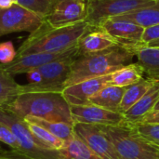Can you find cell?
Instances as JSON below:
<instances>
[{
  "instance_id": "obj_5",
  "label": "cell",
  "mask_w": 159,
  "mask_h": 159,
  "mask_svg": "<svg viewBox=\"0 0 159 159\" xmlns=\"http://www.w3.org/2000/svg\"><path fill=\"white\" fill-rule=\"evenodd\" d=\"M76 57L58 60L37 69L39 81L21 85V94L26 92H61L69 76L71 66ZM34 71V70H33Z\"/></svg>"
},
{
  "instance_id": "obj_28",
  "label": "cell",
  "mask_w": 159,
  "mask_h": 159,
  "mask_svg": "<svg viewBox=\"0 0 159 159\" xmlns=\"http://www.w3.org/2000/svg\"><path fill=\"white\" fill-rule=\"evenodd\" d=\"M0 142L8 145L12 150L17 151L19 153L20 152V148L15 135L13 134L11 129L1 121H0Z\"/></svg>"
},
{
  "instance_id": "obj_35",
  "label": "cell",
  "mask_w": 159,
  "mask_h": 159,
  "mask_svg": "<svg viewBox=\"0 0 159 159\" xmlns=\"http://www.w3.org/2000/svg\"><path fill=\"white\" fill-rule=\"evenodd\" d=\"M153 111H159V100L158 102H157V104H156V106H155V108H154Z\"/></svg>"
},
{
  "instance_id": "obj_13",
  "label": "cell",
  "mask_w": 159,
  "mask_h": 159,
  "mask_svg": "<svg viewBox=\"0 0 159 159\" xmlns=\"http://www.w3.org/2000/svg\"><path fill=\"white\" fill-rule=\"evenodd\" d=\"M74 131L79 139L102 159H119L112 143L100 126L75 123L74 125Z\"/></svg>"
},
{
  "instance_id": "obj_11",
  "label": "cell",
  "mask_w": 159,
  "mask_h": 159,
  "mask_svg": "<svg viewBox=\"0 0 159 159\" xmlns=\"http://www.w3.org/2000/svg\"><path fill=\"white\" fill-rule=\"evenodd\" d=\"M77 56V47H75L71 49L61 52H35L21 55L16 57L12 62L3 65L11 75L28 74L29 72L52 61Z\"/></svg>"
},
{
  "instance_id": "obj_30",
  "label": "cell",
  "mask_w": 159,
  "mask_h": 159,
  "mask_svg": "<svg viewBox=\"0 0 159 159\" xmlns=\"http://www.w3.org/2000/svg\"><path fill=\"white\" fill-rule=\"evenodd\" d=\"M159 39V24L145 28L142 36V42L144 44H148L154 40Z\"/></svg>"
},
{
  "instance_id": "obj_27",
  "label": "cell",
  "mask_w": 159,
  "mask_h": 159,
  "mask_svg": "<svg viewBox=\"0 0 159 159\" xmlns=\"http://www.w3.org/2000/svg\"><path fill=\"white\" fill-rule=\"evenodd\" d=\"M135 127L143 138L159 149V124L137 123Z\"/></svg>"
},
{
  "instance_id": "obj_37",
  "label": "cell",
  "mask_w": 159,
  "mask_h": 159,
  "mask_svg": "<svg viewBox=\"0 0 159 159\" xmlns=\"http://www.w3.org/2000/svg\"><path fill=\"white\" fill-rule=\"evenodd\" d=\"M0 151H2V149H1V147H0Z\"/></svg>"
},
{
  "instance_id": "obj_24",
  "label": "cell",
  "mask_w": 159,
  "mask_h": 159,
  "mask_svg": "<svg viewBox=\"0 0 159 159\" xmlns=\"http://www.w3.org/2000/svg\"><path fill=\"white\" fill-rule=\"evenodd\" d=\"M25 122L27 124V127L31 134L34 137V142L39 147L43 149H47V150H52V151H59L64 147L66 143L64 141L57 138L56 136L51 134L49 131L46 130L45 129H43L42 127L36 124L27 122V121Z\"/></svg>"
},
{
  "instance_id": "obj_33",
  "label": "cell",
  "mask_w": 159,
  "mask_h": 159,
  "mask_svg": "<svg viewBox=\"0 0 159 159\" xmlns=\"http://www.w3.org/2000/svg\"><path fill=\"white\" fill-rule=\"evenodd\" d=\"M17 3V0H0V8L8 7Z\"/></svg>"
},
{
  "instance_id": "obj_1",
  "label": "cell",
  "mask_w": 159,
  "mask_h": 159,
  "mask_svg": "<svg viewBox=\"0 0 159 159\" xmlns=\"http://www.w3.org/2000/svg\"><path fill=\"white\" fill-rule=\"evenodd\" d=\"M3 108L21 118L34 116L48 121H60L75 125L70 105L61 92L22 93Z\"/></svg>"
},
{
  "instance_id": "obj_17",
  "label": "cell",
  "mask_w": 159,
  "mask_h": 159,
  "mask_svg": "<svg viewBox=\"0 0 159 159\" xmlns=\"http://www.w3.org/2000/svg\"><path fill=\"white\" fill-rule=\"evenodd\" d=\"M127 87L108 85L89 99V103L104 109L118 112V108ZM119 113V112H118Z\"/></svg>"
},
{
  "instance_id": "obj_38",
  "label": "cell",
  "mask_w": 159,
  "mask_h": 159,
  "mask_svg": "<svg viewBox=\"0 0 159 159\" xmlns=\"http://www.w3.org/2000/svg\"><path fill=\"white\" fill-rule=\"evenodd\" d=\"M1 107H3V106H1V105H0V108H1Z\"/></svg>"
},
{
  "instance_id": "obj_26",
  "label": "cell",
  "mask_w": 159,
  "mask_h": 159,
  "mask_svg": "<svg viewBox=\"0 0 159 159\" xmlns=\"http://www.w3.org/2000/svg\"><path fill=\"white\" fill-rule=\"evenodd\" d=\"M56 1L57 0H17V3L45 18Z\"/></svg>"
},
{
  "instance_id": "obj_4",
  "label": "cell",
  "mask_w": 159,
  "mask_h": 159,
  "mask_svg": "<svg viewBox=\"0 0 159 159\" xmlns=\"http://www.w3.org/2000/svg\"><path fill=\"white\" fill-rule=\"evenodd\" d=\"M112 143L119 159L159 157V149L148 142L130 123L119 126H100Z\"/></svg>"
},
{
  "instance_id": "obj_32",
  "label": "cell",
  "mask_w": 159,
  "mask_h": 159,
  "mask_svg": "<svg viewBox=\"0 0 159 159\" xmlns=\"http://www.w3.org/2000/svg\"><path fill=\"white\" fill-rule=\"evenodd\" d=\"M139 123H148V124H159V111H152L139 122Z\"/></svg>"
},
{
  "instance_id": "obj_21",
  "label": "cell",
  "mask_w": 159,
  "mask_h": 159,
  "mask_svg": "<svg viewBox=\"0 0 159 159\" xmlns=\"http://www.w3.org/2000/svg\"><path fill=\"white\" fill-rule=\"evenodd\" d=\"M155 84V81L147 77H143L139 82L134 83L126 88L125 93L121 100L118 112L123 114L134 105Z\"/></svg>"
},
{
  "instance_id": "obj_8",
  "label": "cell",
  "mask_w": 159,
  "mask_h": 159,
  "mask_svg": "<svg viewBox=\"0 0 159 159\" xmlns=\"http://www.w3.org/2000/svg\"><path fill=\"white\" fill-rule=\"evenodd\" d=\"M44 17L16 3L8 7L0 8V36L11 33L29 32L38 29Z\"/></svg>"
},
{
  "instance_id": "obj_6",
  "label": "cell",
  "mask_w": 159,
  "mask_h": 159,
  "mask_svg": "<svg viewBox=\"0 0 159 159\" xmlns=\"http://www.w3.org/2000/svg\"><path fill=\"white\" fill-rule=\"evenodd\" d=\"M0 121L6 124L15 135L20 148V153L32 159H61L59 151L43 149L36 144L23 118L1 107Z\"/></svg>"
},
{
  "instance_id": "obj_7",
  "label": "cell",
  "mask_w": 159,
  "mask_h": 159,
  "mask_svg": "<svg viewBox=\"0 0 159 159\" xmlns=\"http://www.w3.org/2000/svg\"><path fill=\"white\" fill-rule=\"evenodd\" d=\"M157 0H87L86 20L91 26H99L108 18L155 4Z\"/></svg>"
},
{
  "instance_id": "obj_16",
  "label": "cell",
  "mask_w": 159,
  "mask_h": 159,
  "mask_svg": "<svg viewBox=\"0 0 159 159\" xmlns=\"http://www.w3.org/2000/svg\"><path fill=\"white\" fill-rule=\"evenodd\" d=\"M159 100V82L150 88V89L129 110L123 113L127 121L132 125L139 123L144 116L152 112Z\"/></svg>"
},
{
  "instance_id": "obj_12",
  "label": "cell",
  "mask_w": 159,
  "mask_h": 159,
  "mask_svg": "<svg viewBox=\"0 0 159 159\" xmlns=\"http://www.w3.org/2000/svg\"><path fill=\"white\" fill-rule=\"evenodd\" d=\"M70 110L74 124L119 126L129 123L123 114L110 111L91 103L86 105H70Z\"/></svg>"
},
{
  "instance_id": "obj_9",
  "label": "cell",
  "mask_w": 159,
  "mask_h": 159,
  "mask_svg": "<svg viewBox=\"0 0 159 159\" xmlns=\"http://www.w3.org/2000/svg\"><path fill=\"white\" fill-rule=\"evenodd\" d=\"M99 27L114 36L120 47L132 51L134 54L138 48L146 46L142 42L144 28L129 20L112 17L102 21Z\"/></svg>"
},
{
  "instance_id": "obj_29",
  "label": "cell",
  "mask_w": 159,
  "mask_h": 159,
  "mask_svg": "<svg viewBox=\"0 0 159 159\" xmlns=\"http://www.w3.org/2000/svg\"><path fill=\"white\" fill-rule=\"evenodd\" d=\"M17 56V51L10 41L0 43V62L1 64H8L14 61Z\"/></svg>"
},
{
  "instance_id": "obj_23",
  "label": "cell",
  "mask_w": 159,
  "mask_h": 159,
  "mask_svg": "<svg viewBox=\"0 0 159 159\" xmlns=\"http://www.w3.org/2000/svg\"><path fill=\"white\" fill-rule=\"evenodd\" d=\"M23 119L27 122H31L42 127L43 129L49 131L51 134L64 141L65 143L70 141L75 136L73 124H69L66 122H60V121H48L34 116H26Z\"/></svg>"
},
{
  "instance_id": "obj_10",
  "label": "cell",
  "mask_w": 159,
  "mask_h": 159,
  "mask_svg": "<svg viewBox=\"0 0 159 159\" xmlns=\"http://www.w3.org/2000/svg\"><path fill=\"white\" fill-rule=\"evenodd\" d=\"M87 18V0H57L45 16V22L51 27L70 26Z\"/></svg>"
},
{
  "instance_id": "obj_2",
  "label": "cell",
  "mask_w": 159,
  "mask_h": 159,
  "mask_svg": "<svg viewBox=\"0 0 159 159\" xmlns=\"http://www.w3.org/2000/svg\"><path fill=\"white\" fill-rule=\"evenodd\" d=\"M87 21H81L70 26L51 27L45 20L42 25L21 43L17 56L35 52H61L76 47L80 37L89 28Z\"/></svg>"
},
{
  "instance_id": "obj_25",
  "label": "cell",
  "mask_w": 159,
  "mask_h": 159,
  "mask_svg": "<svg viewBox=\"0 0 159 159\" xmlns=\"http://www.w3.org/2000/svg\"><path fill=\"white\" fill-rule=\"evenodd\" d=\"M20 94H21V85L15 81L3 64H0V105L5 106Z\"/></svg>"
},
{
  "instance_id": "obj_18",
  "label": "cell",
  "mask_w": 159,
  "mask_h": 159,
  "mask_svg": "<svg viewBox=\"0 0 159 159\" xmlns=\"http://www.w3.org/2000/svg\"><path fill=\"white\" fill-rule=\"evenodd\" d=\"M138 62L149 79L159 82V48L143 46L135 52Z\"/></svg>"
},
{
  "instance_id": "obj_19",
  "label": "cell",
  "mask_w": 159,
  "mask_h": 159,
  "mask_svg": "<svg viewBox=\"0 0 159 159\" xmlns=\"http://www.w3.org/2000/svg\"><path fill=\"white\" fill-rule=\"evenodd\" d=\"M116 17L129 20L144 29L159 24V0L150 6L143 7Z\"/></svg>"
},
{
  "instance_id": "obj_15",
  "label": "cell",
  "mask_w": 159,
  "mask_h": 159,
  "mask_svg": "<svg viewBox=\"0 0 159 159\" xmlns=\"http://www.w3.org/2000/svg\"><path fill=\"white\" fill-rule=\"evenodd\" d=\"M119 46L117 40L102 28L89 26L76 45L78 55L92 54Z\"/></svg>"
},
{
  "instance_id": "obj_34",
  "label": "cell",
  "mask_w": 159,
  "mask_h": 159,
  "mask_svg": "<svg viewBox=\"0 0 159 159\" xmlns=\"http://www.w3.org/2000/svg\"><path fill=\"white\" fill-rule=\"evenodd\" d=\"M146 46H149V47H157V48H159V39H157V40H154L150 43H148Z\"/></svg>"
},
{
  "instance_id": "obj_22",
  "label": "cell",
  "mask_w": 159,
  "mask_h": 159,
  "mask_svg": "<svg viewBox=\"0 0 159 159\" xmlns=\"http://www.w3.org/2000/svg\"><path fill=\"white\" fill-rule=\"evenodd\" d=\"M61 159H102L75 134L59 150Z\"/></svg>"
},
{
  "instance_id": "obj_31",
  "label": "cell",
  "mask_w": 159,
  "mask_h": 159,
  "mask_svg": "<svg viewBox=\"0 0 159 159\" xmlns=\"http://www.w3.org/2000/svg\"><path fill=\"white\" fill-rule=\"evenodd\" d=\"M0 159H32L28 157L27 156L19 153L17 151L14 150H10V151H3L2 153H0Z\"/></svg>"
},
{
  "instance_id": "obj_20",
  "label": "cell",
  "mask_w": 159,
  "mask_h": 159,
  "mask_svg": "<svg viewBox=\"0 0 159 159\" xmlns=\"http://www.w3.org/2000/svg\"><path fill=\"white\" fill-rule=\"evenodd\" d=\"M144 77V71L141 64L131 62L111 74V85L117 87H128L139 82Z\"/></svg>"
},
{
  "instance_id": "obj_14",
  "label": "cell",
  "mask_w": 159,
  "mask_h": 159,
  "mask_svg": "<svg viewBox=\"0 0 159 159\" xmlns=\"http://www.w3.org/2000/svg\"><path fill=\"white\" fill-rule=\"evenodd\" d=\"M108 85H111V74L68 86L61 94L69 105H86L89 104V99L93 95Z\"/></svg>"
},
{
  "instance_id": "obj_3",
  "label": "cell",
  "mask_w": 159,
  "mask_h": 159,
  "mask_svg": "<svg viewBox=\"0 0 159 159\" xmlns=\"http://www.w3.org/2000/svg\"><path fill=\"white\" fill-rule=\"evenodd\" d=\"M135 54L120 46L106 50L78 55L73 61L64 88L75 83L106 75L132 62Z\"/></svg>"
},
{
  "instance_id": "obj_36",
  "label": "cell",
  "mask_w": 159,
  "mask_h": 159,
  "mask_svg": "<svg viewBox=\"0 0 159 159\" xmlns=\"http://www.w3.org/2000/svg\"><path fill=\"white\" fill-rule=\"evenodd\" d=\"M149 159H159V157H155V158H149Z\"/></svg>"
}]
</instances>
